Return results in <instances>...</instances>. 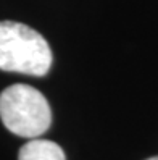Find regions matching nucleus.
Instances as JSON below:
<instances>
[{
  "label": "nucleus",
  "instance_id": "obj_2",
  "mask_svg": "<svg viewBox=\"0 0 158 160\" xmlns=\"http://www.w3.org/2000/svg\"><path fill=\"white\" fill-rule=\"evenodd\" d=\"M0 118L13 134L37 139L49 129L52 112L47 99L37 89L13 84L0 94Z\"/></svg>",
  "mask_w": 158,
  "mask_h": 160
},
{
  "label": "nucleus",
  "instance_id": "obj_1",
  "mask_svg": "<svg viewBox=\"0 0 158 160\" xmlns=\"http://www.w3.org/2000/svg\"><path fill=\"white\" fill-rule=\"evenodd\" d=\"M52 67V50L32 28L0 21V70L45 76Z\"/></svg>",
  "mask_w": 158,
  "mask_h": 160
},
{
  "label": "nucleus",
  "instance_id": "obj_4",
  "mask_svg": "<svg viewBox=\"0 0 158 160\" xmlns=\"http://www.w3.org/2000/svg\"><path fill=\"white\" fill-rule=\"evenodd\" d=\"M147 160H158V155L156 157H152V158H147Z\"/></svg>",
  "mask_w": 158,
  "mask_h": 160
},
{
  "label": "nucleus",
  "instance_id": "obj_3",
  "mask_svg": "<svg viewBox=\"0 0 158 160\" xmlns=\"http://www.w3.org/2000/svg\"><path fill=\"white\" fill-rule=\"evenodd\" d=\"M18 160H66L63 149L47 139H31L20 149Z\"/></svg>",
  "mask_w": 158,
  "mask_h": 160
}]
</instances>
